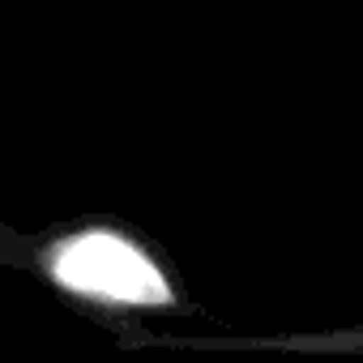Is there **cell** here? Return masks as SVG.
I'll return each mask as SVG.
<instances>
[{
  "instance_id": "obj_1",
  "label": "cell",
  "mask_w": 363,
  "mask_h": 363,
  "mask_svg": "<svg viewBox=\"0 0 363 363\" xmlns=\"http://www.w3.org/2000/svg\"><path fill=\"white\" fill-rule=\"evenodd\" d=\"M48 274L77 299L107 308H167L175 291L154 257L116 227H82L60 235L48 257Z\"/></svg>"
}]
</instances>
